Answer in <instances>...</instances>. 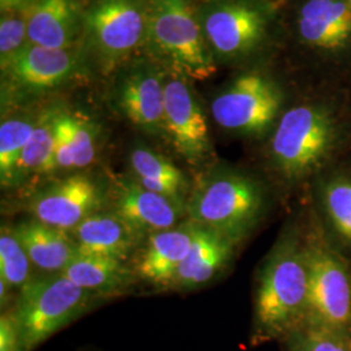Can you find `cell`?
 Listing matches in <instances>:
<instances>
[{
	"mask_svg": "<svg viewBox=\"0 0 351 351\" xmlns=\"http://www.w3.org/2000/svg\"><path fill=\"white\" fill-rule=\"evenodd\" d=\"M351 152V104L319 94L287 107L264 147L267 180L284 197L303 202L326 167Z\"/></svg>",
	"mask_w": 351,
	"mask_h": 351,
	"instance_id": "1",
	"label": "cell"
},
{
	"mask_svg": "<svg viewBox=\"0 0 351 351\" xmlns=\"http://www.w3.org/2000/svg\"><path fill=\"white\" fill-rule=\"evenodd\" d=\"M282 226L255 277L250 343L281 342L306 322L308 308V261L306 206Z\"/></svg>",
	"mask_w": 351,
	"mask_h": 351,
	"instance_id": "2",
	"label": "cell"
},
{
	"mask_svg": "<svg viewBox=\"0 0 351 351\" xmlns=\"http://www.w3.org/2000/svg\"><path fill=\"white\" fill-rule=\"evenodd\" d=\"M274 191L267 178L221 165L206 176L190 195L186 213L190 221L241 245L267 219Z\"/></svg>",
	"mask_w": 351,
	"mask_h": 351,
	"instance_id": "3",
	"label": "cell"
},
{
	"mask_svg": "<svg viewBox=\"0 0 351 351\" xmlns=\"http://www.w3.org/2000/svg\"><path fill=\"white\" fill-rule=\"evenodd\" d=\"M145 47L172 75L203 81L216 73V60L191 0H147Z\"/></svg>",
	"mask_w": 351,
	"mask_h": 351,
	"instance_id": "4",
	"label": "cell"
},
{
	"mask_svg": "<svg viewBox=\"0 0 351 351\" xmlns=\"http://www.w3.org/2000/svg\"><path fill=\"white\" fill-rule=\"evenodd\" d=\"M99 298L56 274L26 282L12 308L7 311L17 326L23 351H34L88 313Z\"/></svg>",
	"mask_w": 351,
	"mask_h": 351,
	"instance_id": "5",
	"label": "cell"
},
{
	"mask_svg": "<svg viewBox=\"0 0 351 351\" xmlns=\"http://www.w3.org/2000/svg\"><path fill=\"white\" fill-rule=\"evenodd\" d=\"M303 204L310 282L306 322L351 335V262L329 245Z\"/></svg>",
	"mask_w": 351,
	"mask_h": 351,
	"instance_id": "6",
	"label": "cell"
},
{
	"mask_svg": "<svg viewBox=\"0 0 351 351\" xmlns=\"http://www.w3.org/2000/svg\"><path fill=\"white\" fill-rule=\"evenodd\" d=\"M284 90L269 75L250 72L236 77L211 101L217 125L242 138L269 137L287 110Z\"/></svg>",
	"mask_w": 351,
	"mask_h": 351,
	"instance_id": "7",
	"label": "cell"
},
{
	"mask_svg": "<svg viewBox=\"0 0 351 351\" xmlns=\"http://www.w3.org/2000/svg\"><path fill=\"white\" fill-rule=\"evenodd\" d=\"M197 10L216 63L243 60L259 50L272 21L264 0H210Z\"/></svg>",
	"mask_w": 351,
	"mask_h": 351,
	"instance_id": "8",
	"label": "cell"
},
{
	"mask_svg": "<svg viewBox=\"0 0 351 351\" xmlns=\"http://www.w3.org/2000/svg\"><path fill=\"white\" fill-rule=\"evenodd\" d=\"M147 0H94L84 13V38L106 68L145 46Z\"/></svg>",
	"mask_w": 351,
	"mask_h": 351,
	"instance_id": "9",
	"label": "cell"
},
{
	"mask_svg": "<svg viewBox=\"0 0 351 351\" xmlns=\"http://www.w3.org/2000/svg\"><path fill=\"white\" fill-rule=\"evenodd\" d=\"M302 203L329 245L351 262V152L315 177Z\"/></svg>",
	"mask_w": 351,
	"mask_h": 351,
	"instance_id": "10",
	"label": "cell"
},
{
	"mask_svg": "<svg viewBox=\"0 0 351 351\" xmlns=\"http://www.w3.org/2000/svg\"><path fill=\"white\" fill-rule=\"evenodd\" d=\"M107 194L88 175L75 173L56 180L40 189L29 202L33 219L71 233L88 216L101 213Z\"/></svg>",
	"mask_w": 351,
	"mask_h": 351,
	"instance_id": "11",
	"label": "cell"
},
{
	"mask_svg": "<svg viewBox=\"0 0 351 351\" xmlns=\"http://www.w3.org/2000/svg\"><path fill=\"white\" fill-rule=\"evenodd\" d=\"M188 80L171 75L165 81L164 137L190 164L203 163L213 152L207 119Z\"/></svg>",
	"mask_w": 351,
	"mask_h": 351,
	"instance_id": "12",
	"label": "cell"
},
{
	"mask_svg": "<svg viewBox=\"0 0 351 351\" xmlns=\"http://www.w3.org/2000/svg\"><path fill=\"white\" fill-rule=\"evenodd\" d=\"M167 77L155 62L141 60L128 68L116 88L119 110L139 130L164 136V104Z\"/></svg>",
	"mask_w": 351,
	"mask_h": 351,
	"instance_id": "13",
	"label": "cell"
},
{
	"mask_svg": "<svg viewBox=\"0 0 351 351\" xmlns=\"http://www.w3.org/2000/svg\"><path fill=\"white\" fill-rule=\"evenodd\" d=\"M81 59L75 49L56 50L27 43L4 68L3 78L20 94H38L59 88L80 71Z\"/></svg>",
	"mask_w": 351,
	"mask_h": 351,
	"instance_id": "14",
	"label": "cell"
},
{
	"mask_svg": "<svg viewBox=\"0 0 351 351\" xmlns=\"http://www.w3.org/2000/svg\"><path fill=\"white\" fill-rule=\"evenodd\" d=\"M110 198L112 211L143 237L178 226L180 219L186 213V202L154 193L133 178H114Z\"/></svg>",
	"mask_w": 351,
	"mask_h": 351,
	"instance_id": "15",
	"label": "cell"
},
{
	"mask_svg": "<svg viewBox=\"0 0 351 351\" xmlns=\"http://www.w3.org/2000/svg\"><path fill=\"white\" fill-rule=\"evenodd\" d=\"M297 34L313 50L335 55L351 45L349 0H304L295 17Z\"/></svg>",
	"mask_w": 351,
	"mask_h": 351,
	"instance_id": "16",
	"label": "cell"
},
{
	"mask_svg": "<svg viewBox=\"0 0 351 351\" xmlns=\"http://www.w3.org/2000/svg\"><path fill=\"white\" fill-rule=\"evenodd\" d=\"M84 13L78 0H33L26 8L29 43L56 49H75L84 36Z\"/></svg>",
	"mask_w": 351,
	"mask_h": 351,
	"instance_id": "17",
	"label": "cell"
},
{
	"mask_svg": "<svg viewBox=\"0 0 351 351\" xmlns=\"http://www.w3.org/2000/svg\"><path fill=\"white\" fill-rule=\"evenodd\" d=\"M195 228V223L188 220L150 234L139 254V277L155 287L172 288L177 272L191 249Z\"/></svg>",
	"mask_w": 351,
	"mask_h": 351,
	"instance_id": "18",
	"label": "cell"
},
{
	"mask_svg": "<svg viewBox=\"0 0 351 351\" xmlns=\"http://www.w3.org/2000/svg\"><path fill=\"white\" fill-rule=\"evenodd\" d=\"M195 226L191 249L172 285L180 290H191L210 282L230 264L239 246L216 230Z\"/></svg>",
	"mask_w": 351,
	"mask_h": 351,
	"instance_id": "19",
	"label": "cell"
},
{
	"mask_svg": "<svg viewBox=\"0 0 351 351\" xmlns=\"http://www.w3.org/2000/svg\"><path fill=\"white\" fill-rule=\"evenodd\" d=\"M78 252L126 261L138 247L143 236L114 211L88 216L69 233Z\"/></svg>",
	"mask_w": 351,
	"mask_h": 351,
	"instance_id": "20",
	"label": "cell"
},
{
	"mask_svg": "<svg viewBox=\"0 0 351 351\" xmlns=\"http://www.w3.org/2000/svg\"><path fill=\"white\" fill-rule=\"evenodd\" d=\"M12 230L32 264L42 271L62 274L78 252L75 239L68 232L46 226L36 219L23 221L13 226Z\"/></svg>",
	"mask_w": 351,
	"mask_h": 351,
	"instance_id": "21",
	"label": "cell"
},
{
	"mask_svg": "<svg viewBox=\"0 0 351 351\" xmlns=\"http://www.w3.org/2000/svg\"><path fill=\"white\" fill-rule=\"evenodd\" d=\"M98 132L88 119L60 110L51 173L86 168L95 160Z\"/></svg>",
	"mask_w": 351,
	"mask_h": 351,
	"instance_id": "22",
	"label": "cell"
},
{
	"mask_svg": "<svg viewBox=\"0 0 351 351\" xmlns=\"http://www.w3.org/2000/svg\"><path fill=\"white\" fill-rule=\"evenodd\" d=\"M62 275L77 287L99 297L123 290L132 280L125 261L84 252H77Z\"/></svg>",
	"mask_w": 351,
	"mask_h": 351,
	"instance_id": "23",
	"label": "cell"
},
{
	"mask_svg": "<svg viewBox=\"0 0 351 351\" xmlns=\"http://www.w3.org/2000/svg\"><path fill=\"white\" fill-rule=\"evenodd\" d=\"M133 180L154 193L185 202L188 181L185 175L162 154L147 147H137L130 154Z\"/></svg>",
	"mask_w": 351,
	"mask_h": 351,
	"instance_id": "24",
	"label": "cell"
},
{
	"mask_svg": "<svg viewBox=\"0 0 351 351\" xmlns=\"http://www.w3.org/2000/svg\"><path fill=\"white\" fill-rule=\"evenodd\" d=\"M62 107L51 106L38 113L37 123L16 167L13 188L34 175H49L55 151L56 123Z\"/></svg>",
	"mask_w": 351,
	"mask_h": 351,
	"instance_id": "25",
	"label": "cell"
},
{
	"mask_svg": "<svg viewBox=\"0 0 351 351\" xmlns=\"http://www.w3.org/2000/svg\"><path fill=\"white\" fill-rule=\"evenodd\" d=\"M37 114L21 113L8 117L0 125V182L1 188H13L16 167L37 123Z\"/></svg>",
	"mask_w": 351,
	"mask_h": 351,
	"instance_id": "26",
	"label": "cell"
},
{
	"mask_svg": "<svg viewBox=\"0 0 351 351\" xmlns=\"http://www.w3.org/2000/svg\"><path fill=\"white\" fill-rule=\"evenodd\" d=\"M280 343L285 351H351V335L304 322Z\"/></svg>",
	"mask_w": 351,
	"mask_h": 351,
	"instance_id": "27",
	"label": "cell"
},
{
	"mask_svg": "<svg viewBox=\"0 0 351 351\" xmlns=\"http://www.w3.org/2000/svg\"><path fill=\"white\" fill-rule=\"evenodd\" d=\"M32 262L12 229L3 228L0 234V278L11 288H23L30 278Z\"/></svg>",
	"mask_w": 351,
	"mask_h": 351,
	"instance_id": "28",
	"label": "cell"
},
{
	"mask_svg": "<svg viewBox=\"0 0 351 351\" xmlns=\"http://www.w3.org/2000/svg\"><path fill=\"white\" fill-rule=\"evenodd\" d=\"M29 43L25 10L3 12L0 20V66L1 71Z\"/></svg>",
	"mask_w": 351,
	"mask_h": 351,
	"instance_id": "29",
	"label": "cell"
},
{
	"mask_svg": "<svg viewBox=\"0 0 351 351\" xmlns=\"http://www.w3.org/2000/svg\"><path fill=\"white\" fill-rule=\"evenodd\" d=\"M0 351H23L17 326L8 311L0 316Z\"/></svg>",
	"mask_w": 351,
	"mask_h": 351,
	"instance_id": "30",
	"label": "cell"
},
{
	"mask_svg": "<svg viewBox=\"0 0 351 351\" xmlns=\"http://www.w3.org/2000/svg\"><path fill=\"white\" fill-rule=\"evenodd\" d=\"M33 0H0L1 13L25 10Z\"/></svg>",
	"mask_w": 351,
	"mask_h": 351,
	"instance_id": "31",
	"label": "cell"
},
{
	"mask_svg": "<svg viewBox=\"0 0 351 351\" xmlns=\"http://www.w3.org/2000/svg\"><path fill=\"white\" fill-rule=\"evenodd\" d=\"M11 288L3 278H0V298H1V306L7 304L8 302V289Z\"/></svg>",
	"mask_w": 351,
	"mask_h": 351,
	"instance_id": "32",
	"label": "cell"
},
{
	"mask_svg": "<svg viewBox=\"0 0 351 351\" xmlns=\"http://www.w3.org/2000/svg\"><path fill=\"white\" fill-rule=\"evenodd\" d=\"M349 1H350V4H351V0H349Z\"/></svg>",
	"mask_w": 351,
	"mask_h": 351,
	"instance_id": "33",
	"label": "cell"
}]
</instances>
